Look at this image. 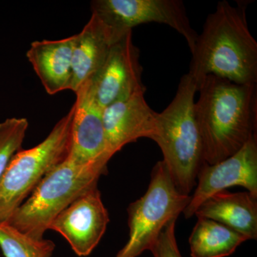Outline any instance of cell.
Returning <instances> with one entry per match:
<instances>
[{"label":"cell","mask_w":257,"mask_h":257,"mask_svg":"<svg viewBox=\"0 0 257 257\" xmlns=\"http://www.w3.org/2000/svg\"><path fill=\"white\" fill-rule=\"evenodd\" d=\"M91 9L121 33L142 24H165L184 37L191 52L199 35L191 25L182 0H94Z\"/></svg>","instance_id":"cell-7"},{"label":"cell","mask_w":257,"mask_h":257,"mask_svg":"<svg viewBox=\"0 0 257 257\" xmlns=\"http://www.w3.org/2000/svg\"><path fill=\"white\" fill-rule=\"evenodd\" d=\"M109 222V214L96 186L64 209L50 229L62 234L77 256H87L101 241Z\"/></svg>","instance_id":"cell-10"},{"label":"cell","mask_w":257,"mask_h":257,"mask_svg":"<svg viewBox=\"0 0 257 257\" xmlns=\"http://www.w3.org/2000/svg\"><path fill=\"white\" fill-rule=\"evenodd\" d=\"M197 86L188 73L180 79L173 100L157 113L159 145L171 178L181 194L189 195L197 185V176L204 165L202 139L195 114L194 96Z\"/></svg>","instance_id":"cell-3"},{"label":"cell","mask_w":257,"mask_h":257,"mask_svg":"<svg viewBox=\"0 0 257 257\" xmlns=\"http://www.w3.org/2000/svg\"><path fill=\"white\" fill-rule=\"evenodd\" d=\"M145 92H138L102 109L106 151L111 157L140 138L154 140L157 112L147 104Z\"/></svg>","instance_id":"cell-12"},{"label":"cell","mask_w":257,"mask_h":257,"mask_svg":"<svg viewBox=\"0 0 257 257\" xmlns=\"http://www.w3.org/2000/svg\"><path fill=\"white\" fill-rule=\"evenodd\" d=\"M197 187L183 214L186 219L194 215L204 201L234 186L244 187L257 197V135L242 148L215 165L204 164L197 176Z\"/></svg>","instance_id":"cell-9"},{"label":"cell","mask_w":257,"mask_h":257,"mask_svg":"<svg viewBox=\"0 0 257 257\" xmlns=\"http://www.w3.org/2000/svg\"><path fill=\"white\" fill-rule=\"evenodd\" d=\"M0 248L5 257H51L55 244L24 234L8 222H0Z\"/></svg>","instance_id":"cell-17"},{"label":"cell","mask_w":257,"mask_h":257,"mask_svg":"<svg viewBox=\"0 0 257 257\" xmlns=\"http://www.w3.org/2000/svg\"><path fill=\"white\" fill-rule=\"evenodd\" d=\"M190 200V195L176 188L165 162H157L146 193L128 206V239L114 257H138L150 250L166 225L177 219Z\"/></svg>","instance_id":"cell-6"},{"label":"cell","mask_w":257,"mask_h":257,"mask_svg":"<svg viewBox=\"0 0 257 257\" xmlns=\"http://www.w3.org/2000/svg\"><path fill=\"white\" fill-rule=\"evenodd\" d=\"M177 219H172L161 231L150 251L154 257H183L179 251L175 236Z\"/></svg>","instance_id":"cell-19"},{"label":"cell","mask_w":257,"mask_h":257,"mask_svg":"<svg viewBox=\"0 0 257 257\" xmlns=\"http://www.w3.org/2000/svg\"><path fill=\"white\" fill-rule=\"evenodd\" d=\"M189 242L192 257H226L247 239L211 219L197 218Z\"/></svg>","instance_id":"cell-16"},{"label":"cell","mask_w":257,"mask_h":257,"mask_svg":"<svg viewBox=\"0 0 257 257\" xmlns=\"http://www.w3.org/2000/svg\"><path fill=\"white\" fill-rule=\"evenodd\" d=\"M28 126L26 118H9L0 123V179L11 159L21 150Z\"/></svg>","instance_id":"cell-18"},{"label":"cell","mask_w":257,"mask_h":257,"mask_svg":"<svg viewBox=\"0 0 257 257\" xmlns=\"http://www.w3.org/2000/svg\"><path fill=\"white\" fill-rule=\"evenodd\" d=\"M194 114L206 164L215 165L256 135L257 84H237L215 75L199 83Z\"/></svg>","instance_id":"cell-1"},{"label":"cell","mask_w":257,"mask_h":257,"mask_svg":"<svg viewBox=\"0 0 257 257\" xmlns=\"http://www.w3.org/2000/svg\"><path fill=\"white\" fill-rule=\"evenodd\" d=\"M75 94L68 158L82 165L108 163L111 157L106 151L103 109L94 98L89 81L81 86Z\"/></svg>","instance_id":"cell-11"},{"label":"cell","mask_w":257,"mask_h":257,"mask_svg":"<svg viewBox=\"0 0 257 257\" xmlns=\"http://www.w3.org/2000/svg\"><path fill=\"white\" fill-rule=\"evenodd\" d=\"M246 6L219 2L208 15L191 52L188 74L197 86L208 75L256 84L257 42L248 28Z\"/></svg>","instance_id":"cell-2"},{"label":"cell","mask_w":257,"mask_h":257,"mask_svg":"<svg viewBox=\"0 0 257 257\" xmlns=\"http://www.w3.org/2000/svg\"><path fill=\"white\" fill-rule=\"evenodd\" d=\"M74 105L47 138L17 152L0 179V222H8L48 172L69 157Z\"/></svg>","instance_id":"cell-5"},{"label":"cell","mask_w":257,"mask_h":257,"mask_svg":"<svg viewBox=\"0 0 257 257\" xmlns=\"http://www.w3.org/2000/svg\"><path fill=\"white\" fill-rule=\"evenodd\" d=\"M140 60V50L133 43L131 30L115 42L102 67L89 80L102 109L136 93L146 92Z\"/></svg>","instance_id":"cell-8"},{"label":"cell","mask_w":257,"mask_h":257,"mask_svg":"<svg viewBox=\"0 0 257 257\" xmlns=\"http://www.w3.org/2000/svg\"><path fill=\"white\" fill-rule=\"evenodd\" d=\"M126 33L116 31L92 13L82 32L75 35L70 90L77 92L81 86L95 75L105 62L111 47Z\"/></svg>","instance_id":"cell-13"},{"label":"cell","mask_w":257,"mask_h":257,"mask_svg":"<svg viewBox=\"0 0 257 257\" xmlns=\"http://www.w3.org/2000/svg\"><path fill=\"white\" fill-rule=\"evenodd\" d=\"M107 163L78 165L67 157L45 175L8 221L24 234L44 239L56 217L89 189L97 186Z\"/></svg>","instance_id":"cell-4"},{"label":"cell","mask_w":257,"mask_h":257,"mask_svg":"<svg viewBox=\"0 0 257 257\" xmlns=\"http://www.w3.org/2000/svg\"><path fill=\"white\" fill-rule=\"evenodd\" d=\"M76 35L60 40L32 42L27 57L50 95L70 89Z\"/></svg>","instance_id":"cell-14"},{"label":"cell","mask_w":257,"mask_h":257,"mask_svg":"<svg viewBox=\"0 0 257 257\" xmlns=\"http://www.w3.org/2000/svg\"><path fill=\"white\" fill-rule=\"evenodd\" d=\"M194 215L217 221L248 240L256 239L257 197L248 192L214 194L198 207Z\"/></svg>","instance_id":"cell-15"}]
</instances>
